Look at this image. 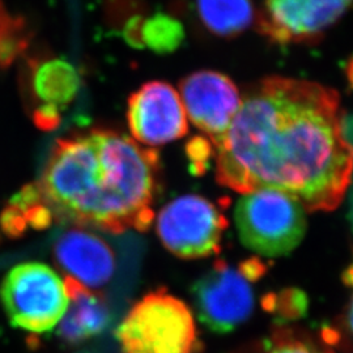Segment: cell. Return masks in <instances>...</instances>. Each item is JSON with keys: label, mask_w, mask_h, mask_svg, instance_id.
I'll return each mask as SVG.
<instances>
[{"label": "cell", "mask_w": 353, "mask_h": 353, "mask_svg": "<svg viewBox=\"0 0 353 353\" xmlns=\"http://www.w3.org/2000/svg\"><path fill=\"white\" fill-rule=\"evenodd\" d=\"M159 153L113 130L93 128L58 140L37 190L51 217L114 234L145 232L159 176Z\"/></svg>", "instance_id": "7a4b0ae2"}, {"label": "cell", "mask_w": 353, "mask_h": 353, "mask_svg": "<svg viewBox=\"0 0 353 353\" xmlns=\"http://www.w3.org/2000/svg\"><path fill=\"white\" fill-rule=\"evenodd\" d=\"M196 8L204 26L219 37H236L256 20L252 0H196Z\"/></svg>", "instance_id": "5bb4252c"}, {"label": "cell", "mask_w": 353, "mask_h": 353, "mask_svg": "<svg viewBox=\"0 0 353 353\" xmlns=\"http://www.w3.org/2000/svg\"><path fill=\"white\" fill-rule=\"evenodd\" d=\"M127 122L134 140L150 148L181 139L189 132L179 93L164 81H150L130 96Z\"/></svg>", "instance_id": "9c48e42d"}, {"label": "cell", "mask_w": 353, "mask_h": 353, "mask_svg": "<svg viewBox=\"0 0 353 353\" xmlns=\"http://www.w3.org/2000/svg\"><path fill=\"white\" fill-rule=\"evenodd\" d=\"M29 30L21 17L8 12L0 0V67H7L29 46Z\"/></svg>", "instance_id": "2e32d148"}, {"label": "cell", "mask_w": 353, "mask_h": 353, "mask_svg": "<svg viewBox=\"0 0 353 353\" xmlns=\"http://www.w3.org/2000/svg\"><path fill=\"white\" fill-rule=\"evenodd\" d=\"M228 220L214 203L201 195H182L157 214L156 230L165 248L183 259L220 252Z\"/></svg>", "instance_id": "8992f818"}, {"label": "cell", "mask_w": 353, "mask_h": 353, "mask_svg": "<svg viewBox=\"0 0 353 353\" xmlns=\"http://www.w3.org/2000/svg\"><path fill=\"white\" fill-rule=\"evenodd\" d=\"M234 221L240 240L263 256H280L296 249L306 233V211L290 195L275 190L243 194Z\"/></svg>", "instance_id": "277c9868"}, {"label": "cell", "mask_w": 353, "mask_h": 353, "mask_svg": "<svg viewBox=\"0 0 353 353\" xmlns=\"http://www.w3.org/2000/svg\"><path fill=\"white\" fill-rule=\"evenodd\" d=\"M179 97L188 119L216 145L227 134L240 109V90L228 76L203 70L179 83Z\"/></svg>", "instance_id": "30bf717a"}, {"label": "cell", "mask_w": 353, "mask_h": 353, "mask_svg": "<svg viewBox=\"0 0 353 353\" xmlns=\"http://www.w3.org/2000/svg\"><path fill=\"white\" fill-rule=\"evenodd\" d=\"M194 303L203 323L214 332L227 334L242 325L254 309L252 280L225 261H216L194 288Z\"/></svg>", "instance_id": "52a82bcc"}, {"label": "cell", "mask_w": 353, "mask_h": 353, "mask_svg": "<svg viewBox=\"0 0 353 353\" xmlns=\"http://www.w3.org/2000/svg\"><path fill=\"white\" fill-rule=\"evenodd\" d=\"M64 281L70 303L59 322V336L71 344L96 336L109 323V309L105 299L74 279L65 278Z\"/></svg>", "instance_id": "4fadbf2b"}, {"label": "cell", "mask_w": 353, "mask_h": 353, "mask_svg": "<svg viewBox=\"0 0 353 353\" xmlns=\"http://www.w3.org/2000/svg\"><path fill=\"white\" fill-rule=\"evenodd\" d=\"M351 0H265L255 26L276 43H312L334 26Z\"/></svg>", "instance_id": "ba28073f"}, {"label": "cell", "mask_w": 353, "mask_h": 353, "mask_svg": "<svg viewBox=\"0 0 353 353\" xmlns=\"http://www.w3.org/2000/svg\"><path fill=\"white\" fill-rule=\"evenodd\" d=\"M54 256L67 278L92 290L106 285L115 271V255L109 243L80 228L64 232L54 245Z\"/></svg>", "instance_id": "8fae6325"}, {"label": "cell", "mask_w": 353, "mask_h": 353, "mask_svg": "<svg viewBox=\"0 0 353 353\" xmlns=\"http://www.w3.org/2000/svg\"><path fill=\"white\" fill-rule=\"evenodd\" d=\"M186 38L185 28L174 16L156 13L145 17L141 28L143 46L156 54H170L183 43Z\"/></svg>", "instance_id": "9a60e30c"}, {"label": "cell", "mask_w": 353, "mask_h": 353, "mask_svg": "<svg viewBox=\"0 0 353 353\" xmlns=\"http://www.w3.org/2000/svg\"><path fill=\"white\" fill-rule=\"evenodd\" d=\"M145 20V16L141 13H137L131 16L123 26V37L127 43L134 49H144L143 39H141V28Z\"/></svg>", "instance_id": "ac0fdd59"}, {"label": "cell", "mask_w": 353, "mask_h": 353, "mask_svg": "<svg viewBox=\"0 0 353 353\" xmlns=\"http://www.w3.org/2000/svg\"><path fill=\"white\" fill-rule=\"evenodd\" d=\"M188 151H189L191 163L195 165V170L199 172L201 166H203L204 163L208 161V159H210L211 145L207 140L196 138V139L191 140Z\"/></svg>", "instance_id": "d6986e66"}, {"label": "cell", "mask_w": 353, "mask_h": 353, "mask_svg": "<svg viewBox=\"0 0 353 353\" xmlns=\"http://www.w3.org/2000/svg\"><path fill=\"white\" fill-rule=\"evenodd\" d=\"M216 179L248 194L275 190L306 212H331L351 182L350 121L335 89L271 76L241 101L216 145Z\"/></svg>", "instance_id": "6da1fadb"}, {"label": "cell", "mask_w": 353, "mask_h": 353, "mask_svg": "<svg viewBox=\"0 0 353 353\" xmlns=\"http://www.w3.org/2000/svg\"><path fill=\"white\" fill-rule=\"evenodd\" d=\"M0 303L13 327L33 334L51 331L68 307L64 279L45 263L14 265L0 284Z\"/></svg>", "instance_id": "5b68a950"}, {"label": "cell", "mask_w": 353, "mask_h": 353, "mask_svg": "<svg viewBox=\"0 0 353 353\" xmlns=\"http://www.w3.org/2000/svg\"><path fill=\"white\" fill-rule=\"evenodd\" d=\"M123 353H192L196 326L189 306L159 290L145 294L115 331Z\"/></svg>", "instance_id": "3957f363"}, {"label": "cell", "mask_w": 353, "mask_h": 353, "mask_svg": "<svg viewBox=\"0 0 353 353\" xmlns=\"http://www.w3.org/2000/svg\"><path fill=\"white\" fill-rule=\"evenodd\" d=\"M250 353H334L322 344L290 331H280Z\"/></svg>", "instance_id": "e0dca14e"}, {"label": "cell", "mask_w": 353, "mask_h": 353, "mask_svg": "<svg viewBox=\"0 0 353 353\" xmlns=\"http://www.w3.org/2000/svg\"><path fill=\"white\" fill-rule=\"evenodd\" d=\"M29 88L33 99L39 102L36 112L61 115V110L74 101L80 89V76L72 64L61 58L33 59L29 63Z\"/></svg>", "instance_id": "7c38bea8"}]
</instances>
